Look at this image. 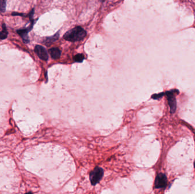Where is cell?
<instances>
[{
	"label": "cell",
	"mask_w": 195,
	"mask_h": 194,
	"mask_svg": "<svg viewBox=\"0 0 195 194\" xmlns=\"http://www.w3.org/2000/svg\"><path fill=\"white\" fill-rule=\"evenodd\" d=\"M86 31L80 26H77L66 33L64 38L70 42H78L83 40L86 36Z\"/></svg>",
	"instance_id": "6da1fadb"
},
{
	"label": "cell",
	"mask_w": 195,
	"mask_h": 194,
	"mask_svg": "<svg viewBox=\"0 0 195 194\" xmlns=\"http://www.w3.org/2000/svg\"><path fill=\"white\" fill-rule=\"evenodd\" d=\"M104 171L101 167H96L94 170L90 173V180L92 185L95 186L98 183L103 176Z\"/></svg>",
	"instance_id": "7a4b0ae2"
},
{
	"label": "cell",
	"mask_w": 195,
	"mask_h": 194,
	"mask_svg": "<svg viewBox=\"0 0 195 194\" xmlns=\"http://www.w3.org/2000/svg\"><path fill=\"white\" fill-rule=\"evenodd\" d=\"M175 93H179V91L177 89H173L170 91H167L165 94H166L168 104L171 109V112L172 113H173L176 109V100L175 96Z\"/></svg>",
	"instance_id": "3957f363"
},
{
	"label": "cell",
	"mask_w": 195,
	"mask_h": 194,
	"mask_svg": "<svg viewBox=\"0 0 195 194\" xmlns=\"http://www.w3.org/2000/svg\"><path fill=\"white\" fill-rule=\"evenodd\" d=\"M167 179L166 175L164 174L160 173L156 176L155 180V188H163L166 186Z\"/></svg>",
	"instance_id": "277c9868"
},
{
	"label": "cell",
	"mask_w": 195,
	"mask_h": 194,
	"mask_svg": "<svg viewBox=\"0 0 195 194\" xmlns=\"http://www.w3.org/2000/svg\"><path fill=\"white\" fill-rule=\"evenodd\" d=\"M35 52L38 56V57L41 59L47 61L49 59V56L47 54V52L46 50V49L43 47V46L40 45H37L35 47Z\"/></svg>",
	"instance_id": "5b68a950"
},
{
	"label": "cell",
	"mask_w": 195,
	"mask_h": 194,
	"mask_svg": "<svg viewBox=\"0 0 195 194\" xmlns=\"http://www.w3.org/2000/svg\"><path fill=\"white\" fill-rule=\"evenodd\" d=\"M17 31V33L21 36L22 38L25 43H29V41H30L29 36H28V33L30 31L29 29L28 28L20 29V30H18Z\"/></svg>",
	"instance_id": "8992f818"
},
{
	"label": "cell",
	"mask_w": 195,
	"mask_h": 194,
	"mask_svg": "<svg viewBox=\"0 0 195 194\" xmlns=\"http://www.w3.org/2000/svg\"><path fill=\"white\" fill-rule=\"evenodd\" d=\"M49 52L51 58L54 59H58L60 58L61 55V51L57 47L51 48L49 50Z\"/></svg>",
	"instance_id": "52a82bcc"
},
{
	"label": "cell",
	"mask_w": 195,
	"mask_h": 194,
	"mask_svg": "<svg viewBox=\"0 0 195 194\" xmlns=\"http://www.w3.org/2000/svg\"><path fill=\"white\" fill-rule=\"evenodd\" d=\"M8 36V32L6 28L5 24L2 25V30L0 32V41L4 40L7 38Z\"/></svg>",
	"instance_id": "ba28073f"
},
{
	"label": "cell",
	"mask_w": 195,
	"mask_h": 194,
	"mask_svg": "<svg viewBox=\"0 0 195 194\" xmlns=\"http://www.w3.org/2000/svg\"><path fill=\"white\" fill-rule=\"evenodd\" d=\"M58 38H59V34L57 33L53 36L47 38L46 39L45 41V43H46V44H50L51 43L56 41L58 39Z\"/></svg>",
	"instance_id": "9c48e42d"
},
{
	"label": "cell",
	"mask_w": 195,
	"mask_h": 194,
	"mask_svg": "<svg viewBox=\"0 0 195 194\" xmlns=\"http://www.w3.org/2000/svg\"><path fill=\"white\" fill-rule=\"evenodd\" d=\"M85 59V57L83 54H78L77 55H76L74 58V61L76 62H79V63H80V62H82Z\"/></svg>",
	"instance_id": "30bf717a"
},
{
	"label": "cell",
	"mask_w": 195,
	"mask_h": 194,
	"mask_svg": "<svg viewBox=\"0 0 195 194\" xmlns=\"http://www.w3.org/2000/svg\"><path fill=\"white\" fill-rule=\"evenodd\" d=\"M7 0H0V12H4L6 10Z\"/></svg>",
	"instance_id": "8fae6325"
},
{
	"label": "cell",
	"mask_w": 195,
	"mask_h": 194,
	"mask_svg": "<svg viewBox=\"0 0 195 194\" xmlns=\"http://www.w3.org/2000/svg\"><path fill=\"white\" fill-rule=\"evenodd\" d=\"M165 94L164 93H160L159 94H153L152 97L153 99H160L161 98V97H163L164 95Z\"/></svg>",
	"instance_id": "7c38bea8"
},
{
	"label": "cell",
	"mask_w": 195,
	"mask_h": 194,
	"mask_svg": "<svg viewBox=\"0 0 195 194\" xmlns=\"http://www.w3.org/2000/svg\"><path fill=\"white\" fill-rule=\"evenodd\" d=\"M194 166H195V163H194Z\"/></svg>",
	"instance_id": "4fadbf2b"
},
{
	"label": "cell",
	"mask_w": 195,
	"mask_h": 194,
	"mask_svg": "<svg viewBox=\"0 0 195 194\" xmlns=\"http://www.w3.org/2000/svg\"><path fill=\"white\" fill-rule=\"evenodd\" d=\"M102 1H104V0H102Z\"/></svg>",
	"instance_id": "5bb4252c"
}]
</instances>
